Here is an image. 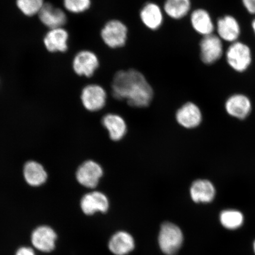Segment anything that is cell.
I'll return each instance as SVG.
<instances>
[{
    "label": "cell",
    "mask_w": 255,
    "mask_h": 255,
    "mask_svg": "<svg viewBox=\"0 0 255 255\" xmlns=\"http://www.w3.org/2000/svg\"><path fill=\"white\" fill-rule=\"evenodd\" d=\"M69 34L65 28L48 30L43 38V44L50 53H65L69 49Z\"/></svg>",
    "instance_id": "cell-11"
},
{
    "label": "cell",
    "mask_w": 255,
    "mask_h": 255,
    "mask_svg": "<svg viewBox=\"0 0 255 255\" xmlns=\"http://www.w3.org/2000/svg\"><path fill=\"white\" fill-rule=\"evenodd\" d=\"M242 3L249 13L255 15V0H242Z\"/></svg>",
    "instance_id": "cell-26"
},
{
    "label": "cell",
    "mask_w": 255,
    "mask_h": 255,
    "mask_svg": "<svg viewBox=\"0 0 255 255\" xmlns=\"http://www.w3.org/2000/svg\"><path fill=\"white\" fill-rule=\"evenodd\" d=\"M57 235L49 226L38 227L32 233L31 243L37 250L43 253H50L55 248Z\"/></svg>",
    "instance_id": "cell-15"
},
{
    "label": "cell",
    "mask_w": 255,
    "mask_h": 255,
    "mask_svg": "<svg viewBox=\"0 0 255 255\" xmlns=\"http://www.w3.org/2000/svg\"><path fill=\"white\" fill-rule=\"evenodd\" d=\"M225 106L229 116L240 120L246 119L253 108L250 99L247 95L241 94H236L229 97Z\"/></svg>",
    "instance_id": "cell-14"
},
{
    "label": "cell",
    "mask_w": 255,
    "mask_h": 255,
    "mask_svg": "<svg viewBox=\"0 0 255 255\" xmlns=\"http://www.w3.org/2000/svg\"><path fill=\"white\" fill-rule=\"evenodd\" d=\"M104 43L111 49H119L126 45L128 37V28L122 21L112 19L105 23L101 30Z\"/></svg>",
    "instance_id": "cell-3"
},
{
    "label": "cell",
    "mask_w": 255,
    "mask_h": 255,
    "mask_svg": "<svg viewBox=\"0 0 255 255\" xmlns=\"http://www.w3.org/2000/svg\"><path fill=\"white\" fill-rule=\"evenodd\" d=\"M219 219L223 227L231 231L240 228L245 220L243 213L235 209L223 210L220 215Z\"/></svg>",
    "instance_id": "cell-23"
},
{
    "label": "cell",
    "mask_w": 255,
    "mask_h": 255,
    "mask_svg": "<svg viewBox=\"0 0 255 255\" xmlns=\"http://www.w3.org/2000/svg\"><path fill=\"white\" fill-rule=\"evenodd\" d=\"M38 16L41 23L49 30L64 27L68 21L66 12L49 2H45Z\"/></svg>",
    "instance_id": "cell-12"
},
{
    "label": "cell",
    "mask_w": 255,
    "mask_h": 255,
    "mask_svg": "<svg viewBox=\"0 0 255 255\" xmlns=\"http://www.w3.org/2000/svg\"><path fill=\"white\" fill-rule=\"evenodd\" d=\"M44 4V0H16L19 11L27 17L38 15Z\"/></svg>",
    "instance_id": "cell-24"
},
{
    "label": "cell",
    "mask_w": 255,
    "mask_h": 255,
    "mask_svg": "<svg viewBox=\"0 0 255 255\" xmlns=\"http://www.w3.org/2000/svg\"><path fill=\"white\" fill-rule=\"evenodd\" d=\"M111 92L115 99L126 101L129 106L135 108L147 107L154 97L148 80L135 69L116 72L112 82Z\"/></svg>",
    "instance_id": "cell-1"
},
{
    "label": "cell",
    "mask_w": 255,
    "mask_h": 255,
    "mask_svg": "<svg viewBox=\"0 0 255 255\" xmlns=\"http://www.w3.org/2000/svg\"><path fill=\"white\" fill-rule=\"evenodd\" d=\"M72 69L76 75L91 78L100 66L97 54L90 50H82L76 54L72 60Z\"/></svg>",
    "instance_id": "cell-5"
},
{
    "label": "cell",
    "mask_w": 255,
    "mask_h": 255,
    "mask_svg": "<svg viewBox=\"0 0 255 255\" xmlns=\"http://www.w3.org/2000/svg\"><path fill=\"white\" fill-rule=\"evenodd\" d=\"M134 240L131 235L126 232H119L113 236L109 242V248L114 254L126 255L133 251Z\"/></svg>",
    "instance_id": "cell-20"
},
{
    "label": "cell",
    "mask_w": 255,
    "mask_h": 255,
    "mask_svg": "<svg viewBox=\"0 0 255 255\" xmlns=\"http://www.w3.org/2000/svg\"><path fill=\"white\" fill-rule=\"evenodd\" d=\"M103 169L95 161H85L78 169L76 178L83 186L94 189L98 186L101 178L103 175Z\"/></svg>",
    "instance_id": "cell-9"
},
{
    "label": "cell",
    "mask_w": 255,
    "mask_h": 255,
    "mask_svg": "<svg viewBox=\"0 0 255 255\" xmlns=\"http://www.w3.org/2000/svg\"><path fill=\"white\" fill-rule=\"evenodd\" d=\"M216 30L220 39L231 44L239 41L242 32L238 19L232 15L220 17L216 23Z\"/></svg>",
    "instance_id": "cell-8"
},
{
    "label": "cell",
    "mask_w": 255,
    "mask_h": 255,
    "mask_svg": "<svg viewBox=\"0 0 255 255\" xmlns=\"http://www.w3.org/2000/svg\"><path fill=\"white\" fill-rule=\"evenodd\" d=\"M253 250H254V253L255 254V241L254 242V244H253Z\"/></svg>",
    "instance_id": "cell-29"
},
{
    "label": "cell",
    "mask_w": 255,
    "mask_h": 255,
    "mask_svg": "<svg viewBox=\"0 0 255 255\" xmlns=\"http://www.w3.org/2000/svg\"><path fill=\"white\" fill-rule=\"evenodd\" d=\"M225 58L233 71L244 73L250 69L253 63V52L247 44L239 40L229 45L225 52Z\"/></svg>",
    "instance_id": "cell-2"
},
{
    "label": "cell",
    "mask_w": 255,
    "mask_h": 255,
    "mask_svg": "<svg viewBox=\"0 0 255 255\" xmlns=\"http://www.w3.org/2000/svg\"><path fill=\"white\" fill-rule=\"evenodd\" d=\"M191 27L202 37L214 34L216 24L209 12L204 8H196L190 12Z\"/></svg>",
    "instance_id": "cell-13"
},
{
    "label": "cell",
    "mask_w": 255,
    "mask_h": 255,
    "mask_svg": "<svg viewBox=\"0 0 255 255\" xmlns=\"http://www.w3.org/2000/svg\"><path fill=\"white\" fill-rule=\"evenodd\" d=\"M15 255H36L32 249L23 247L19 249Z\"/></svg>",
    "instance_id": "cell-27"
},
{
    "label": "cell",
    "mask_w": 255,
    "mask_h": 255,
    "mask_svg": "<svg viewBox=\"0 0 255 255\" xmlns=\"http://www.w3.org/2000/svg\"><path fill=\"white\" fill-rule=\"evenodd\" d=\"M183 235L181 229L173 223L166 222L162 225L158 237L159 246L167 255H174L182 245Z\"/></svg>",
    "instance_id": "cell-4"
},
{
    "label": "cell",
    "mask_w": 255,
    "mask_h": 255,
    "mask_svg": "<svg viewBox=\"0 0 255 255\" xmlns=\"http://www.w3.org/2000/svg\"><path fill=\"white\" fill-rule=\"evenodd\" d=\"M251 27H252V29H253V30L254 31V33L255 36V18L254 19L253 21H252Z\"/></svg>",
    "instance_id": "cell-28"
},
{
    "label": "cell",
    "mask_w": 255,
    "mask_h": 255,
    "mask_svg": "<svg viewBox=\"0 0 255 255\" xmlns=\"http://www.w3.org/2000/svg\"><path fill=\"white\" fill-rule=\"evenodd\" d=\"M65 10L72 14H81L89 10L92 5L91 0H63Z\"/></svg>",
    "instance_id": "cell-25"
},
{
    "label": "cell",
    "mask_w": 255,
    "mask_h": 255,
    "mask_svg": "<svg viewBox=\"0 0 255 255\" xmlns=\"http://www.w3.org/2000/svg\"><path fill=\"white\" fill-rule=\"evenodd\" d=\"M190 193L191 199L197 203H209L214 200L216 189L214 185L207 180L199 179L191 184Z\"/></svg>",
    "instance_id": "cell-18"
},
{
    "label": "cell",
    "mask_w": 255,
    "mask_h": 255,
    "mask_svg": "<svg viewBox=\"0 0 255 255\" xmlns=\"http://www.w3.org/2000/svg\"><path fill=\"white\" fill-rule=\"evenodd\" d=\"M191 5V0H165L162 9L168 17L179 20L189 15Z\"/></svg>",
    "instance_id": "cell-21"
},
{
    "label": "cell",
    "mask_w": 255,
    "mask_h": 255,
    "mask_svg": "<svg viewBox=\"0 0 255 255\" xmlns=\"http://www.w3.org/2000/svg\"><path fill=\"white\" fill-rule=\"evenodd\" d=\"M164 14L163 9L157 3L147 2L140 9L139 18L146 28L156 31L163 24Z\"/></svg>",
    "instance_id": "cell-10"
},
{
    "label": "cell",
    "mask_w": 255,
    "mask_h": 255,
    "mask_svg": "<svg viewBox=\"0 0 255 255\" xmlns=\"http://www.w3.org/2000/svg\"><path fill=\"white\" fill-rule=\"evenodd\" d=\"M81 101L85 109L91 112L100 111L107 103V94L100 85L89 84L83 88Z\"/></svg>",
    "instance_id": "cell-7"
},
{
    "label": "cell",
    "mask_w": 255,
    "mask_h": 255,
    "mask_svg": "<svg viewBox=\"0 0 255 255\" xmlns=\"http://www.w3.org/2000/svg\"><path fill=\"white\" fill-rule=\"evenodd\" d=\"M103 124L109 132L110 138L113 141H120L126 134L127 127L126 121L119 115H106L103 118Z\"/></svg>",
    "instance_id": "cell-19"
},
{
    "label": "cell",
    "mask_w": 255,
    "mask_h": 255,
    "mask_svg": "<svg viewBox=\"0 0 255 255\" xmlns=\"http://www.w3.org/2000/svg\"><path fill=\"white\" fill-rule=\"evenodd\" d=\"M175 117L181 126L188 129L198 127L202 120V112L199 107L191 102L180 108Z\"/></svg>",
    "instance_id": "cell-16"
},
{
    "label": "cell",
    "mask_w": 255,
    "mask_h": 255,
    "mask_svg": "<svg viewBox=\"0 0 255 255\" xmlns=\"http://www.w3.org/2000/svg\"><path fill=\"white\" fill-rule=\"evenodd\" d=\"M23 173L25 181L31 186H40L47 180L45 169L36 161H28L24 165Z\"/></svg>",
    "instance_id": "cell-22"
},
{
    "label": "cell",
    "mask_w": 255,
    "mask_h": 255,
    "mask_svg": "<svg viewBox=\"0 0 255 255\" xmlns=\"http://www.w3.org/2000/svg\"><path fill=\"white\" fill-rule=\"evenodd\" d=\"M223 41L218 35L212 34L204 36L200 41V57L206 65L219 61L224 54Z\"/></svg>",
    "instance_id": "cell-6"
},
{
    "label": "cell",
    "mask_w": 255,
    "mask_h": 255,
    "mask_svg": "<svg viewBox=\"0 0 255 255\" xmlns=\"http://www.w3.org/2000/svg\"><path fill=\"white\" fill-rule=\"evenodd\" d=\"M109 200L100 191H92L82 197L81 206L85 215H92L95 213H105L109 209Z\"/></svg>",
    "instance_id": "cell-17"
}]
</instances>
